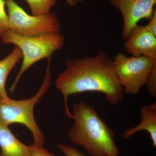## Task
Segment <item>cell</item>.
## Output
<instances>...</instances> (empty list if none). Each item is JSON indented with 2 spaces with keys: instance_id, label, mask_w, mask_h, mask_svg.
<instances>
[{
  "instance_id": "cell-1",
  "label": "cell",
  "mask_w": 156,
  "mask_h": 156,
  "mask_svg": "<svg viewBox=\"0 0 156 156\" xmlns=\"http://www.w3.org/2000/svg\"><path fill=\"white\" fill-rule=\"evenodd\" d=\"M66 69L57 77L56 87L63 96L65 113L71 119L68 106L70 95L98 92L110 104L115 105L123 99L124 92L115 72L113 60L104 52L94 56L68 59Z\"/></svg>"
},
{
  "instance_id": "cell-2",
  "label": "cell",
  "mask_w": 156,
  "mask_h": 156,
  "mask_svg": "<svg viewBox=\"0 0 156 156\" xmlns=\"http://www.w3.org/2000/svg\"><path fill=\"white\" fill-rule=\"evenodd\" d=\"M72 126L68 132L73 144L82 147L91 156H119L115 132L98 114L95 108L84 101L73 105Z\"/></svg>"
},
{
  "instance_id": "cell-3",
  "label": "cell",
  "mask_w": 156,
  "mask_h": 156,
  "mask_svg": "<svg viewBox=\"0 0 156 156\" xmlns=\"http://www.w3.org/2000/svg\"><path fill=\"white\" fill-rule=\"evenodd\" d=\"M0 38L4 44L16 46L22 54V64L9 89L11 92H14L23 75L31 66L42 59L50 57L64 44V37L59 33L26 36L8 30L0 34Z\"/></svg>"
},
{
  "instance_id": "cell-4",
  "label": "cell",
  "mask_w": 156,
  "mask_h": 156,
  "mask_svg": "<svg viewBox=\"0 0 156 156\" xmlns=\"http://www.w3.org/2000/svg\"><path fill=\"white\" fill-rule=\"evenodd\" d=\"M51 80L49 59L44 82L34 96L25 100H13L10 98L0 99V123L6 127L14 123H19L26 126L32 134L34 144L37 145H44L45 138L35 119L34 108L48 91Z\"/></svg>"
},
{
  "instance_id": "cell-5",
  "label": "cell",
  "mask_w": 156,
  "mask_h": 156,
  "mask_svg": "<svg viewBox=\"0 0 156 156\" xmlns=\"http://www.w3.org/2000/svg\"><path fill=\"white\" fill-rule=\"evenodd\" d=\"M5 1L8 9L9 30L26 36L59 33L60 32V21L56 13L50 12L39 16L30 15L15 0Z\"/></svg>"
},
{
  "instance_id": "cell-6",
  "label": "cell",
  "mask_w": 156,
  "mask_h": 156,
  "mask_svg": "<svg viewBox=\"0 0 156 156\" xmlns=\"http://www.w3.org/2000/svg\"><path fill=\"white\" fill-rule=\"evenodd\" d=\"M113 60L114 68L124 93L139 94L156 59L145 56L128 57L119 52Z\"/></svg>"
},
{
  "instance_id": "cell-7",
  "label": "cell",
  "mask_w": 156,
  "mask_h": 156,
  "mask_svg": "<svg viewBox=\"0 0 156 156\" xmlns=\"http://www.w3.org/2000/svg\"><path fill=\"white\" fill-rule=\"evenodd\" d=\"M119 10L123 19L122 37L126 40L132 29L141 20H150L153 15L156 0H108Z\"/></svg>"
},
{
  "instance_id": "cell-8",
  "label": "cell",
  "mask_w": 156,
  "mask_h": 156,
  "mask_svg": "<svg viewBox=\"0 0 156 156\" xmlns=\"http://www.w3.org/2000/svg\"><path fill=\"white\" fill-rule=\"evenodd\" d=\"M126 40L124 47L128 54L156 59V37L145 26H134Z\"/></svg>"
},
{
  "instance_id": "cell-9",
  "label": "cell",
  "mask_w": 156,
  "mask_h": 156,
  "mask_svg": "<svg viewBox=\"0 0 156 156\" xmlns=\"http://www.w3.org/2000/svg\"><path fill=\"white\" fill-rule=\"evenodd\" d=\"M141 122L138 125L126 129L122 135L124 139L128 140L140 131H145L150 136L154 147H156V102L144 105L140 109Z\"/></svg>"
},
{
  "instance_id": "cell-10",
  "label": "cell",
  "mask_w": 156,
  "mask_h": 156,
  "mask_svg": "<svg viewBox=\"0 0 156 156\" xmlns=\"http://www.w3.org/2000/svg\"><path fill=\"white\" fill-rule=\"evenodd\" d=\"M0 156H30V146L16 138L9 129L0 123Z\"/></svg>"
},
{
  "instance_id": "cell-11",
  "label": "cell",
  "mask_w": 156,
  "mask_h": 156,
  "mask_svg": "<svg viewBox=\"0 0 156 156\" xmlns=\"http://www.w3.org/2000/svg\"><path fill=\"white\" fill-rule=\"evenodd\" d=\"M22 57L20 50L14 46L12 52L5 58L0 60V99L9 98L6 91V81L11 71Z\"/></svg>"
},
{
  "instance_id": "cell-12",
  "label": "cell",
  "mask_w": 156,
  "mask_h": 156,
  "mask_svg": "<svg viewBox=\"0 0 156 156\" xmlns=\"http://www.w3.org/2000/svg\"><path fill=\"white\" fill-rule=\"evenodd\" d=\"M30 8L32 14L35 16L50 13L56 0H25Z\"/></svg>"
},
{
  "instance_id": "cell-13",
  "label": "cell",
  "mask_w": 156,
  "mask_h": 156,
  "mask_svg": "<svg viewBox=\"0 0 156 156\" xmlns=\"http://www.w3.org/2000/svg\"><path fill=\"white\" fill-rule=\"evenodd\" d=\"M146 86L149 94L153 97H156V62L152 67L147 80Z\"/></svg>"
},
{
  "instance_id": "cell-14",
  "label": "cell",
  "mask_w": 156,
  "mask_h": 156,
  "mask_svg": "<svg viewBox=\"0 0 156 156\" xmlns=\"http://www.w3.org/2000/svg\"><path fill=\"white\" fill-rule=\"evenodd\" d=\"M5 6V1L0 0V34L9 30V19Z\"/></svg>"
},
{
  "instance_id": "cell-15",
  "label": "cell",
  "mask_w": 156,
  "mask_h": 156,
  "mask_svg": "<svg viewBox=\"0 0 156 156\" xmlns=\"http://www.w3.org/2000/svg\"><path fill=\"white\" fill-rule=\"evenodd\" d=\"M57 147L65 156H86L83 152L67 144H57Z\"/></svg>"
},
{
  "instance_id": "cell-16",
  "label": "cell",
  "mask_w": 156,
  "mask_h": 156,
  "mask_svg": "<svg viewBox=\"0 0 156 156\" xmlns=\"http://www.w3.org/2000/svg\"><path fill=\"white\" fill-rule=\"evenodd\" d=\"M30 156H55L42 145L32 144L30 146Z\"/></svg>"
},
{
  "instance_id": "cell-17",
  "label": "cell",
  "mask_w": 156,
  "mask_h": 156,
  "mask_svg": "<svg viewBox=\"0 0 156 156\" xmlns=\"http://www.w3.org/2000/svg\"><path fill=\"white\" fill-rule=\"evenodd\" d=\"M149 22L147 25L145 26L146 28L151 33L156 37V9H155L153 15L149 20Z\"/></svg>"
},
{
  "instance_id": "cell-18",
  "label": "cell",
  "mask_w": 156,
  "mask_h": 156,
  "mask_svg": "<svg viewBox=\"0 0 156 156\" xmlns=\"http://www.w3.org/2000/svg\"><path fill=\"white\" fill-rule=\"evenodd\" d=\"M65 1L69 5L73 6L83 2V0H65Z\"/></svg>"
}]
</instances>
